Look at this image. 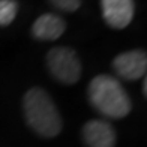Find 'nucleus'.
<instances>
[{
  "mask_svg": "<svg viewBox=\"0 0 147 147\" xmlns=\"http://www.w3.org/2000/svg\"><path fill=\"white\" fill-rule=\"evenodd\" d=\"M24 116L29 126L41 137L53 138L62 131V117L53 99L39 87L30 89L23 101Z\"/></svg>",
  "mask_w": 147,
  "mask_h": 147,
  "instance_id": "1",
  "label": "nucleus"
},
{
  "mask_svg": "<svg viewBox=\"0 0 147 147\" xmlns=\"http://www.w3.org/2000/svg\"><path fill=\"white\" fill-rule=\"evenodd\" d=\"M89 99L93 108L111 119H122L132 108L123 86L110 75H98L89 84Z\"/></svg>",
  "mask_w": 147,
  "mask_h": 147,
  "instance_id": "2",
  "label": "nucleus"
},
{
  "mask_svg": "<svg viewBox=\"0 0 147 147\" xmlns=\"http://www.w3.org/2000/svg\"><path fill=\"white\" fill-rule=\"evenodd\" d=\"M47 66L51 75L65 84H74L81 77V62L77 53L66 47L51 48L47 54Z\"/></svg>",
  "mask_w": 147,
  "mask_h": 147,
  "instance_id": "3",
  "label": "nucleus"
},
{
  "mask_svg": "<svg viewBox=\"0 0 147 147\" xmlns=\"http://www.w3.org/2000/svg\"><path fill=\"white\" fill-rule=\"evenodd\" d=\"M116 72L125 80L144 78L147 69V56L143 50H134L119 54L113 62Z\"/></svg>",
  "mask_w": 147,
  "mask_h": 147,
  "instance_id": "4",
  "label": "nucleus"
},
{
  "mask_svg": "<svg viewBox=\"0 0 147 147\" xmlns=\"http://www.w3.org/2000/svg\"><path fill=\"white\" fill-rule=\"evenodd\" d=\"M102 17L113 29H125L134 18V0H101Z\"/></svg>",
  "mask_w": 147,
  "mask_h": 147,
  "instance_id": "5",
  "label": "nucleus"
},
{
  "mask_svg": "<svg viewBox=\"0 0 147 147\" xmlns=\"http://www.w3.org/2000/svg\"><path fill=\"white\" fill-rule=\"evenodd\" d=\"M83 140L87 147H114L116 132L105 120H90L83 128Z\"/></svg>",
  "mask_w": 147,
  "mask_h": 147,
  "instance_id": "6",
  "label": "nucleus"
},
{
  "mask_svg": "<svg viewBox=\"0 0 147 147\" xmlns=\"http://www.w3.org/2000/svg\"><path fill=\"white\" fill-rule=\"evenodd\" d=\"M66 30V23L63 18L54 14L41 15L32 27V35L39 41H54L60 38Z\"/></svg>",
  "mask_w": 147,
  "mask_h": 147,
  "instance_id": "7",
  "label": "nucleus"
},
{
  "mask_svg": "<svg viewBox=\"0 0 147 147\" xmlns=\"http://www.w3.org/2000/svg\"><path fill=\"white\" fill-rule=\"evenodd\" d=\"M18 12L15 0H0V26H9Z\"/></svg>",
  "mask_w": 147,
  "mask_h": 147,
  "instance_id": "8",
  "label": "nucleus"
},
{
  "mask_svg": "<svg viewBox=\"0 0 147 147\" xmlns=\"http://www.w3.org/2000/svg\"><path fill=\"white\" fill-rule=\"evenodd\" d=\"M57 9L65 12H75L81 6V0H50Z\"/></svg>",
  "mask_w": 147,
  "mask_h": 147,
  "instance_id": "9",
  "label": "nucleus"
},
{
  "mask_svg": "<svg viewBox=\"0 0 147 147\" xmlns=\"http://www.w3.org/2000/svg\"><path fill=\"white\" fill-rule=\"evenodd\" d=\"M143 93H144V96L147 95V81H146V78H144V83H143Z\"/></svg>",
  "mask_w": 147,
  "mask_h": 147,
  "instance_id": "10",
  "label": "nucleus"
}]
</instances>
